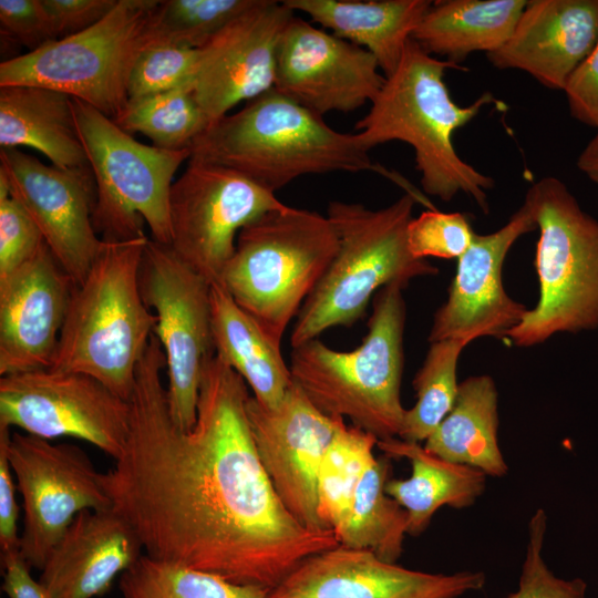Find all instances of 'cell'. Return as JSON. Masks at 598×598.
Instances as JSON below:
<instances>
[{
    "mask_svg": "<svg viewBox=\"0 0 598 598\" xmlns=\"http://www.w3.org/2000/svg\"><path fill=\"white\" fill-rule=\"evenodd\" d=\"M155 334L142 357L126 444L103 475L112 508L146 555L238 585L277 587L305 559L339 545L285 507L257 452L245 380L216 353L204 365L188 431L171 416Z\"/></svg>",
    "mask_w": 598,
    "mask_h": 598,
    "instance_id": "cell-1",
    "label": "cell"
},
{
    "mask_svg": "<svg viewBox=\"0 0 598 598\" xmlns=\"http://www.w3.org/2000/svg\"><path fill=\"white\" fill-rule=\"evenodd\" d=\"M450 69L462 68L429 54L411 38L396 70L357 123V134L368 151L391 141L406 143L414 152L423 193L445 203L464 193L488 214L487 190L495 181L461 158L453 134L484 106L498 102L484 92L467 106L456 104L444 81Z\"/></svg>",
    "mask_w": 598,
    "mask_h": 598,
    "instance_id": "cell-2",
    "label": "cell"
},
{
    "mask_svg": "<svg viewBox=\"0 0 598 598\" xmlns=\"http://www.w3.org/2000/svg\"><path fill=\"white\" fill-rule=\"evenodd\" d=\"M190 157L234 169L272 193L303 175L375 171L420 195L374 164L357 133L333 130L275 87L210 124L190 145Z\"/></svg>",
    "mask_w": 598,
    "mask_h": 598,
    "instance_id": "cell-3",
    "label": "cell"
},
{
    "mask_svg": "<svg viewBox=\"0 0 598 598\" xmlns=\"http://www.w3.org/2000/svg\"><path fill=\"white\" fill-rule=\"evenodd\" d=\"M148 239L103 240L90 270L72 290L50 367L89 374L127 401L156 324L140 287Z\"/></svg>",
    "mask_w": 598,
    "mask_h": 598,
    "instance_id": "cell-4",
    "label": "cell"
},
{
    "mask_svg": "<svg viewBox=\"0 0 598 598\" xmlns=\"http://www.w3.org/2000/svg\"><path fill=\"white\" fill-rule=\"evenodd\" d=\"M405 288L391 283L373 297L368 331L351 351L318 339L292 348V381L322 413L349 419L379 441L399 437L406 409L401 402L404 365Z\"/></svg>",
    "mask_w": 598,
    "mask_h": 598,
    "instance_id": "cell-5",
    "label": "cell"
},
{
    "mask_svg": "<svg viewBox=\"0 0 598 598\" xmlns=\"http://www.w3.org/2000/svg\"><path fill=\"white\" fill-rule=\"evenodd\" d=\"M417 202L405 193L378 209L358 203H329L327 216L337 231L339 248L296 317L292 348L330 328L352 326L381 288L391 283L406 288L414 278L439 274L437 267L415 258L408 246V226Z\"/></svg>",
    "mask_w": 598,
    "mask_h": 598,
    "instance_id": "cell-6",
    "label": "cell"
},
{
    "mask_svg": "<svg viewBox=\"0 0 598 598\" xmlns=\"http://www.w3.org/2000/svg\"><path fill=\"white\" fill-rule=\"evenodd\" d=\"M338 248V235L328 216L285 205L239 231L218 283L281 347L289 322Z\"/></svg>",
    "mask_w": 598,
    "mask_h": 598,
    "instance_id": "cell-7",
    "label": "cell"
},
{
    "mask_svg": "<svg viewBox=\"0 0 598 598\" xmlns=\"http://www.w3.org/2000/svg\"><path fill=\"white\" fill-rule=\"evenodd\" d=\"M524 202L539 229V298L506 337L529 348L556 333L598 330V220L553 176L533 183Z\"/></svg>",
    "mask_w": 598,
    "mask_h": 598,
    "instance_id": "cell-8",
    "label": "cell"
},
{
    "mask_svg": "<svg viewBox=\"0 0 598 598\" xmlns=\"http://www.w3.org/2000/svg\"><path fill=\"white\" fill-rule=\"evenodd\" d=\"M158 0H117L97 23L0 63V87L35 85L81 100L112 120L127 103L140 54L153 43Z\"/></svg>",
    "mask_w": 598,
    "mask_h": 598,
    "instance_id": "cell-9",
    "label": "cell"
},
{
    "mask_svg": "<svg viewBox=\"0 0 598 598\" xmlns=\"http://www.w3.org/2000/svg\"><path fill=\"white\" fill-rule=\"evenodd\" d=\"M76 130L92 171L96 200L93 226L102 240L146 236L169 245L168 200L173 177L190 148L173 151L136 141L109 116L72 97Z\"/></svg>",
    "mask_w": 598,
    "mask_h": 598,
    "instance_id": "cell-10",
    "label": "cell"
},
{
    "mask_svg": "<svg viewBox=\"0 0 598 598\" xmlns=\"http://www.w3.org/2000/svg\"><path fill=\"white\" fill-rule=\"evenodd\" d=\"M144 302L154 309L166 360L167 399L177 427L190 430L205 363L215 355L212 283L186 265L169 245L148 239L140 268Z\"/></svg>",
    "mask_w": 598,
    "mask_h": 598,
    "instance_id": "cell-11",
    "label": "cell"
},
{
    "mask_svg": "<svg viewBox=\"0 0 598 598\" xmlns=\"http://www.w3.org/2000/svg\"><path fill=\"white\" fill-rule=\"evenodd\" d=\"M17 489L22 497L20 556L41 570L74 517L112 508L103 475L72 443H53L0 426Z\"/></svg>",
    "mask_w": 598,
    "mask_h": 598,
    "instance_id": "cell-12",
    "label": "cell"
},
{
    "mask_svg": "<svg viewBox=\"0 0 598 598\" xmlns=\"http://www.w3.org/2000/svg\"><path fill=\"white\" fill-rule=\"evenodd\" d=\"M285 205L245 175L190 157L169 193V246L207 281L218 283L239 231Z\"/></svg>",
    "mask_w": 598,
    "mask_h": 598,
    "instance_id": "cell-13",
    "label": "cell"
},
{
    "mask_svg": "<svg viewBox=\"0 0 598 598\" xmlns=\"http://www.w3.org/2000/svg\"><path fill=\"white\" fill-rule=\"evenodd\" d=\"M0 426L91 443L114 461L124 450L131 404L81 372L41 369L0 378Z\"/></svg>",
    "mask_w": 598,
    "mask_h": 598,
    "instance_id": "cell-14",
    "label": "cell"
},
{
    "mask_svg": "<svg viewBox=\"0 0 598 598\" xmlns=\"http://www.w3.org/2000/svg\"><path fill=\"white\" fill-rule=\"evenodd\" d=\"M246 408L260 462L285 507L307 529L331 530L318 512V473L344 419L319 411L295 382L276 408L254 396Z\"/></svg>",
    "mask_w": 598,
    "mask_h": 598,
    "instance_id": "cell-15",
    "label": "cell"
},
{
    "mask_svg": "<svg viewBox=\"0 0 598 598\" xmlns=\"http://www.w3.org/2000/svg\"><path fill=\"white\" fill-rule=\"evenodd\" d=\"M0 175L59 265L79 283L103 245L93 226L96 187L91 168L63 169L18 148H0Z\"/></svg>",
    "mask_w": 598,
    "mask_h": 598,
    "instance_id": "cell-16",
    "label": "cell"
},
{
    "mask_svg": "<svg viewBox=\"0 0 598 598\" xmlns=\"http://www.w3.org/2000/svg\"><path fill=\"white\" fill-rule=\"evenodd\" d=\"M385 76L365 49L295 16L281 37L275 89L323 117L372 102Z\"/></svg>",
    "mask_w": 598,
    "mask_h": 598,
    "instance_id": "cell-17",
    "label": "cell"
},
{
    "mask_svg": "<svg viewBox=\"0 0 598 598\" xmlns=\"http://www.w3.org/2000/svg\"><path fill=\"white\" fill-rule=\"evenodd\" d=\"M295 13L283 1L256 0L198 49L193 92L209 125L274 89L279 43Z\"/></svg>",
    "mask_w": 598,
    "mask_h": 598,
    "instance_id": "cell-18",
    "label": "cell"
},
{
    "mask_svg": "<svg viewBox=\"0 0 598 598\" xmlns=\"http://www.w3.org/2000/svg\"><path fill=\"white\" fill-rule=\"evenodd\" d=\"M535 229L536 220L524 202L501 228L474 235L468 249L457 259L446 301L433 316L430 343L503 338L523 320L528 308L506 293L502 270L516 240Z\"/></svg>",
    "mask_w": 598,
    "mask_h": 598,
    "instance_id": "cell-19",
    "label": "cell"
},
{
    "mask_svg": "<svg viewBox=\"0 0 598 598\" xmlns=\"http://www.w3.org/2000/svg\"><path fill=\"white\" fill-rule=\"evenodd\" d=\"M485 584L483 571L413 570L339 544L305 559L267 598H462Z\"/></svg>",
    "mask_w": 598,
    "mask_h": 598,
    "instance_id": "cell-20",
    "label": "cell"
},
{
    "mask_svg": "<svg viewBox=\"0 0 598 598\" xmlns=\"http://www.w3.org/2000/svg\"><path fill=\"white\" fill-rule=\"evenodd\" d=\"M75 282L45 241L0 277V375L51 367Z\"/></svg>",
    "mask_w": 598,
    "mask_h": 598,
    "instance_id": "cell-21",
    "label": "cell"
},
{
    "mask_svg": "<svg viewBox=\"0 0 598 598\" xmlns=\"http://www.w3.org/2000/svg\"><path fill=\"white\" fill-rule=\"evenodd\" d=\"M597 42L598 0H527L511 38L486 56L496 69L563 91Z\"/></svg>",
    "mask_w": 598,
    "mask_h": 598,
    "instance_id": "cell-22",
    "label": "cell"
},
{
    "mask_svg": "<svg viewBox=\"0 0 598 598\" xmlns=\"http://www.w3.org/2000/svg\"><path fill=\"white\" fill-rule=\"evenodd\" d=\"M132 526L113 508L79 513L50 553L39 582L49 598H94L143 554Z\"/></svg>",
    "mask_w": 598,
    "mask_h": 598,
    "instance_id": "cell-23",
    "label": "cell"
},
{
    "mask_svg": "<svg viewBox=\"0 0 598 598\" xmlns=\"http://www.w3.org/2000/svg\"><path fill=\"white\" fill-rule=\"evenodd\" d=\"M334 35L368 50L385 78L398 68L430 0H283Z\"/></svg>",
    "mask_w": 598,
    "mask_h": 598,
    "instance_id": "cell-24",
    "label": "cell"
},
{
    "mask_svg": "<svg viewBox=\"0 0 598 598\" xmlns=\"http://www.w3.org/2000/svg\"><path fill=\"white\" fill-rule=\"evenodd\" d=\"M377 446L389 457L411 463L408 478H390L385 485L386 494L408 513L410 536L424 533L441 507L467 508L486 489L487 475L482 471L443 460L421 443L394 437L378 441Z\"/></svg>",
    "mask_w": 598,
    "mask_h": 598,
    "instance_id": "cell-25",
    "label": "cell"
},
{
    "mask_svg": "<svg viewBox=\"0 0 598 598\" xmlns=\"http://www.w3.org/2000/svg\"><path fill=\"white\" fill-rule=\"evenodd\" d=\"M0 146H27L63 169L89 168L72 109V96L43 86L0 87Z\"/></svg>",
    "mask_w": 598,
    "mask_h": 598,
    "instance_id": "cell-26",
    "label": "cell"
},
{
    "mask_svg": "<svg viewBox=\"0 0 598 598\" xmlns=\"http://www.w3.org/2000/svg\"><path fill=\"white\" fill-rule=\"evenodd\" d=\"M498 392L487 374L458 384L455 403L424 448L452 463L468 465L487 477H503L508 465L498 444Z\"/></svg>",
    "mask_w": 598,
    "mask_h": 598,
    "instance_id": "cell-27",
    "label": "cell"
},
{
    "mask_svg": "<svg viewBox=\"0 0 598 598\" xmlns=\"http://www.w3.org/2000/svg\"><path fill=\"white\" fill-rule=\"evenodd\" d=\"M527 0L433 1L412 39L456 65L473 52H495L514 32Z\"/></svg>",
    "mask_w": 598,
    "mask_h": 598,
    "instance_id": "cell-28",
    "label": "cell"
},
{
    "mask_svg": "<svg viewBox=\"0 0 598 598\" xmlns=\"http://www.w3.org/2000/svg\"><path fill=\"white\" fill-rule=\"evenodd\" d=\"M212 327L216 354L245 380L259 403L276 408L293 382L281 347L219 283H212Z\"/></svg>",
    "mask_w": 598,
    "mask_h": 598,
    "instance_id": "cell-29",
    "label": "cell"
},
{
    "mask_svg": "<svg viewBox=\"0 0 598 598\" xmlns=\"http://www.w3.org/2000/svg\"><path fill=\"white\" fill-rule=\"evenodd\" d=\"M390 472L386 455L375 457L367 468L338 540L343 546L367 549L385 561L396 563L408 535V513L385 492Z\"/></svg>",
    "mask_w": 598,
    "mask_h": 598,
    "instance_id": "cell-30",
    "label": "cell"
},
{
    "mask_svg": "<svg viewBox=\"0 0 598 598\" xmlns=\"http://www.w3.org/2000/svg\"><path fill=\"white\" fill-rule=\"evenodd\" d=\"M378 439L344 425L329 445L318 473V512L323 525L338 534L344 527L361 478L375 460Z\"/></svg>",
    "mask_w": 598,
    "mask_h": 598,
    "instance_id": "cell-31",
    "label": "cell"
},
{
    "mask_svg": "<svg viewBox=\"0 0 598 598\" xmlns=\"http://www.w3.org/2000/svg\"><path fill=\"white\" fill-rule=\"evenodd\" d=\"M113 121L130 134L138 132L146 135L154 146L173 151L190 148L209 126L194 96L193 82L163 93L128 100Z\"/></svg>",
    "mask_w": 598,
    "mask_h": 598,
    "instance_id": "cell-32",
    "label": "cell"
},
{
    "mask_svg": "<svg viewBox=\"0 0 598 598\" xmlns=\"http://www.w3.org/2000/svg\"><path fill=\"white\" fill-rule=\"evenodd\" d=\"M118 587L124 598H267L270 591L146 554L121 575Z\"/></svg>",
    "mask_w": 598,
    "mask_h": 598,
    "instance_id": "cell-33",
    "label": "cell"
},
{
    "mask_svg": "<svg viewBox=\"0 0 598 598\" xmlns=\"http://www.w3.org/2000/svg\"><path fill=\"white\" fill-rule=\"evenodd\" d=\"M466 340H442L430 343L412 385L415 404L405 411L399 439L421 443L434 432L452 410L458 390L457 362Z\"/></svg>",
    "mask_w": 598,
    "mask_h": 598,
    "instance_id": "cell-34",
    "label": "cell"
},
{
    "mask_svg": "<svg viewBox=\"0 0 598 598\" xmlns=\"http://www.w3.org/2000/svg\"><path fill=\"white\" fill-rule=\"evenodd\" d=\"M255 1L161 0L152 21V44L200 49Z\"/></svg>",
    "mask_w": 598,
    "mask_h": 598,
    "instance_id": "cell-35",
    "label": "cell"
},
{
    "mask_svg": "<svg viewBox=\"0 0 598 598\" xmlns=\"http://www.w3.org/2000/svg\"><path fill=\"white\" fill-rule=\"evenodd\" d=\"M198 56V49L166 43L148 45L131 72L128 100L163 93L193 82Z\"/></svg>",
    "mask_w": 598,
    "mask_h": 598,
    "instance_id": "cell-36",
    "label": "cell"
},
{
    "mask_svg": "<svg viewBox=\"0 0 598 598\" xmlns=\"http://www.w3.org/2000/svg\"><path fill=\"white\" fill-rule=\"evenodd\" d=\"M546 530L547 514L543 508H537L528 522L518 588L507 598H587V584L581 578H559L545 563L543 549Z\"/></svg>",
    "mask_w": 598,
    "mask_h": 598,
    "instance_id": "cell-37",
    "label": "cell"
},
{
    "mask_svg": "<svg viewBox=\"0 0 598 598\" xmlns=\"http://www.w3.org/2000/svg\"><path fill=\"white\" fill-rule=\"evenodd\" d=\"M475 233L466 215L426 209L408 226V246L417 259H458L471 246Z\"/></svg>",
    "mask_w": 598,
    "mask_h": 598,
    "instance_id": "cell-38",
    "label": "cell"
},
{
    "mask_svg": "<svg viewBox=\"0 0 598 598\" xmlns=\"http://www.w3.org/2000/svg\"><path fill=\"white\" fill-rule=\"evenodd\" d=\"M44 244L41 231L11 195L0 196V277L28 261Z\"/></svg>",
    "mask_w": 598,
    "mask_h": 598,
    "instance_id": "cell-39",
    "label": "cell"
},
{
    "mask_svg": "<svg viewBox=\"0 0 598 598\" xmlns=\"http://www.w3.org/2000/svg\"><path fill=\"white\" fill-rule=\"evenodd\" d=\"M0 24L2 33L30 51L58 39L42 0H0Z\"/></svg>",
    "mask_w": 598,
    "mask_h": 598,
    "instance_id": "cell-40",
    "label": "cell"
},
{
    "mask_svg": "<svg viewBox=\"0 0 598 598\" xmlns=\"http://www.w3.org/2000/svg\"><path fill=\"white\" fill-rule=\"evenodd\" d=\"M563 91L570 115L598 131V42L571 73Z\"/></svg>",
    "mask_w": 598,
    "mask_h": 598,
    "instance_id": "cell-41",
    "label": "cell"
},
{
    "mask_svg": "<svg viewBox=\"0 0 598 598\" xmlns=\"http://www.w3.org/2000/svg\"><path fill=\"white\" fill-rule=\"evenodd\" d=\"M58 39L79 33L101 21L117 0H42Z\"/></svg>",
    "mask_w": 598,
    "mask_h": 598,
    "instance_id": "cell-42",
    "label": "cell"
},
{
    "mask_svg": "<svg viewBox=\"0 0 598 598\" xmlns=\"http://www.w3.org/2000/svg\"><path fill=\"white\" fill-rule=\"evenodd\" d=\"M17 484L8 458L6 442L0 436V548L1 556L20 553L18 533L19 506L16 498Z\"/></svg>",
    "mask_w": 598,
    "mask_h": 598,
    "instance_id": "cell-43",
    "label": "cell"
},
{
    "mask_svg": "<svg viewBox=\"0 0 598 598\" xmlns=\"http://www.w3.org/2000/svg\"><path fill=\"white\" fill-rule=\"evenodd\" d=\"M2 590L9 598H49L44 588L31 574L20 553L1 556Z\"/></svg>",
    "mask_w": 598,
    "mask_h": 598,
    "instance_id": "cell-44",
    "label": "cell"
},
{
    "mask_svg": "<svg viewBox=\"0 0 598 598\" xmlns=\"http://www.w3.org/2000/svg\"><path fill=\"white\" fill-rule=\"evenodd\" d=\"M576 166L592 183L598 185V131L578 155Z\"/></svg>",
    "mask_w": 598,
    "mask_h": 598,
    "instance_id": "cell-45",
    "label": "cell"
}]
</instances>
